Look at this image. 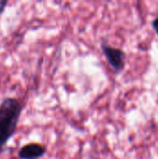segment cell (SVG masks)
<instances>
[{"mask_svg": "<svg viewBox=\"0 0 158 159\" xmlns=\"http://www.w3.org/2000/svg\"><path fill=\"white\" fill-rule=\"evenodd\" d=\"M22 108L21 102L16 98H5L0 103V153L14 136Z\"/></svg>", "mask_w": 158, "mask_h": 159, "instance_id": "obj_1", "label": "cell"}, {"mask_svg": "<svg viewBox=\"0 0 158 159\" xmlns=\"http://www.w3.org/2000/svg\"><path fill=\"white\" fill-rule=\"evenodd\" d=\"M101 48H102L107 61L109 62L111 67L114 69V71L116 74L121 73L124 70L125 64H126L125 52L122 49L114 48L106 43H102Z\"/></svg>", "mask_w": 158, "mask_h": 159, "instance_id": "obj_2", "label": "cell"}, {"mask_svg": "<svg viewBox=\"0 0 158 159\" xmlns=\"http://www.w3.org/2000/svg\"><path fill=\"white\" fill-rule=\"evenodd\" d=\"M47 153V149L40 143H28L22 146L18 153L20 159H38Z\"/></svg>", "mask_w": 158, "mask_h": 159, "instance_id": "obj_3", "label": "cell"}, {"mask_svg": "<svg viewBox=\"0 0 158 159\" xmlns=\"http://www.w3.org/2000/svg\"><path fill=\"white\" fill-rule=\"evenodd\" d=\"M7 5V0H0V15H2L3 12L5 11V8H6Z\"/></svg>", "mask_w": 158, "mask_h": 159, "instance_id": "obj_4", "label": "cell"}, {"mask_svg": "<svg viewBox=\"0 0 158 159\" xmlns=\"http://www.w3.org/2000/svg\"><path fill=\"white\" fill-rule=\"evenodd\" d=\"M152 26H153L154 30L156 31V33L158 34V17L157 18H156V19L153 20V22H152Z\"/></svg>", "mask_w": 158, "mask_h": 159, "instance_id": "obj_5", "label": "cell"}]
</instances>
